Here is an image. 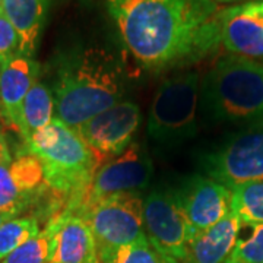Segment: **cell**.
<instances>
[{"label": "cell", "mask_w": 263, "mask_h": 263, "mask_svg": "<svg viewBox=\"0 0 263 263\" xmlns=\"http://www.w3.org/2000/svg\"><path fill=\"white\" fill-rule=\"evenodd\" d=\"M56 119L54 98L51 88L41 81L31 86L22 105V135L24 142L35 132L44 129Z\"/></svg>", "instance_id": "18"}, {"label": "cell", "mask_w": 263, "mask_h": 263, "mask_svg": "<svg viewBox=\"0 0 263 263\" xmlns=\"http://www.w3.org/2000/svg\"><path fill=\"white\" fill-rule=\"evenodd\" d=\"M176 195L195 234L215 226L231 211V190L209 177H190Z\"/></svg>", "instance_id": "12"}, {"label": "cell", "mask_w": 263, "mask_h": 263, "mask_svg": "<svg viewBox=\"0 0 263 263\" xmlns=\"http://www.w3.org/2000/svg\"><path fill=\"white\" fill-rule=\"evenodd\" d=\"M152 174L154 165L148 152L138 142H133L119 157L107 161L95 173L82 211L101 197L117 193H136L149 184Z\"/></svg>", "instance_id": "11"}, {"label": "cell", "mask_w": 263, "mask_h": 263, "mask_svg": "<svg viewBox=\"0 0 263 263\" xmlns=\"http://www.w3.org/2000/svg\"><path fill=\"white\" fill-rule=\"evenodd\" d=\"M141 123V108L132 101H120L75 130L104 165L130 146Z\"/></svg>", "instance_id": "9"}, {"label": "cell", "mask_w": 263, "mask_h": 263, "mask_svg": "<svg viewBox=\"0 0 263 263\" xmlns=\"http://www.w3.org/2000/svg\"><path fill=\"white\" fill-rule=\"evenodd\" d=\"M208 122L252 124L263 119V65L241 56L219 59L200 82Z\"/></svg>", "instance_id": "4"}, {"label": "cell", "mask_w": 263, "mask_h": 263, "mask_svg": "<svg viewBox=\"0 0 263 263\" xmlns=\"http://www.w3.org/2000/svg\"><path fill=\"white\" fill-rule=\"evenodd\" d=\"M0 8H2V0H0Z\"/></svg>", "instance_id": "29"}, {"label": "cell", "mask_w": 263, "mask_h": 263, "mask_svg": "<svg viewBox=\"0 0 263 263\" xmlns=\"http://www.w3.org/2000/svg\"><path fill=\"white\" fill-rule=\"evenodd\" d=\"M100 263H167L149 243L142 237L130 245L120 246L100 256Z\"/></svg>", "instance_id": "21"}, {"label": "cell", "mask_w": 263, "mask_h": 263, "mask_svg": "<svg viewBox=\"0 0 263 263\" xmlns=\"http://www.w3.org/2000/svg\"><path fill=\"white\" fill-rule=\"evenodd\" d=\"M241 221L233 211L215 226L193 235L189 245L187 263H226L234 250Z\"/></svg>", "instance_id": "16"}, {"label": "cell", "mask_w": 263, "mask_h": 263, "mask_svg": "<svg viewBox=\"0 0 263 263\" xmlns=\"http://www.w3.org/2000/svg\"><path fill=\"white\" fill-rule=\"evenodd\" d=\"M124 47L160 72L208 56L221 44V9L214 0H105Z\"/></svg>", "instance_id": "1"}, {"label": "cell", "mask_w": 263, "mask_h": 263, "mask_svg": "<svg viewBox=\"0 0 263 263\" xmlns=\"http://www.w3.org/2000/svg\"><path fill=\"white\" fill-rule=\"evenodd\" d=\"M51 91L56 119L76 129L120 103L123 67L105 48H84L60 60Z\"/></svg>", "instance_id": "2"}, {"label": "cell", "mask_w": 263, "mask_h": 263, "mask_svg": "<svg viewBox=\"0 0 263 263\" xmlns=\"http://www.w3.org/2000/svg\"><path fill=\"white\" fill-rule=\"evenodd\" d=\"M200 75L179 73L165 79L154 95L148 116V135L160 145L174 146L197 133Z\"/></svg>", "instance_id": "5"}, {"label": "cell", "mask_w": 263, "mask_h": 263, "mask_svg": "<svg viewBox=\"0 0 263 263\" xmlns=\"http://www.w3.org/2000/svg\"><path fill=\"white\" fill-rule=\"evenodd\" d=\"M51 259V231L48 227L40 231V234L32 237L13 250L0 263H50Z\"/></svg>", "instance_id": "22"}, {"label": "cell", "mask_w": 263, "mask_h": 263, "mask_svg": "<svg viewBox=\"0 0 263 263\" xmlns=\"http://www.w3.org/2000/svg\"><path fill=\"white\" fill-rule=\"evenodd\" d=\"M143 200L139 193H117L97 199L81 212L94 234L98 257L146 235Z\"/></svg>", "instance_id": "7"}, {"label": "cell", "mask_w": 263, "mask_h": 263, "mask_svg": "<svg viewBox=\"0 0 263 263\" xmlns=\"http://www.w3.org/2000/svg\"><path fill=\"white\" fill-rule=\"evenodd\" d=\"M221 43L234 56L263 59V12L259 2L221 10Z\"/></svg>", "instance_id": "13"}, {"label": "cell", "mask_w": 263, "mask_h": 263, "mask_svg": "<svg viewBox=\"0 0 263 263\" xmlns=\"http://www.w3.org/2000/svg\"><path fill=\"white\" fill-rule=\"evenodd\" d=\"M231 211L240 218L241 224H263V180L233 189Z\"/></svg>", "instance_id": "19"}, {"label": "cell", "mask_w": 263, "mask_h": 263, "mask_svg": "<svg viewBox=\"0 0 263 263\" xmlns=\"http://www.w3.org/2000/svg\"><path fill=\"white\" fill-rule=\"evenodd\" d=\"M12 158V154L9 151V145L6 141V135L2 127V120H0V164H9Z\"/></svg>", "instance_id": "25"}, {"label": "cell", "mask_w": 263, "mask_h": 263, "mask_svg": "<svg viewBox=\"0 0 263 263\" xmlns=\"http://www.w3.org/2000/svg\"><path fill=\"white\" fill-rule=\"evenodd\" d=\"M50 0H2V12L19 37V54L32 59L37 53Z\"/></svg>", "instance_id": "17"}, {"label": "cell", "mask_w": 263, "mask_h": 263, "mask_svg": "<svg viewBox=\"0 0 263 263\" xmlns=\"http://www.w3.org/2000/svg\"><path fill=\"white\" fill-rule=\"evenodd\" d=\"M246 240H237L234 250L227 262L263 263V224H253Z\"/></svg>", "instance_id": "23"}, {"label": "cell", "mask_w": 263, "mask_h": 263, "mask_svg": "<svg viewBox=\"0 0 263 263\" xmlns=\"http://www.w3.org/2000/svg\"><path fill=\"white\" fill-rule=\"evenodd\" d=\"M208 177L233 190L263 180V119L231 135L219 148L200 160Z\"/></svg>", "instance_id": "6"}, {"label": "cell", "mask_w": 263, "mask_h": 263, "mask_svg": "<svg viewBox=\"0 0 263 263\" xmlns=\"http://www.w3.org/2000/svg\"><path fill=\"white\" fill-rule=\"evenodd\" d=\"M50 263H100L94 234L82 216L63 212L50 219Z\"/></svg>", "instance_id": "14"}, {"label": "cell", "mask_w": 263, "mask_h": 263, "mask_svg": "<svg viewBox=\"0 0 263 263\" xmlns=\"http://www.w3.org/2000/svg\"><path fill=\"white\" fill-rule=\"evenodd\" d=\"M226 263H231V262H226Z\"/></svg>", "instance_id": "30"}, {"label": "cell", "mask_w": 263, "mask_h": 263, "mask_svg": "<svg viewBox=\"0 0 263 263\" xmlns=\"http://www.w3.org/2000/svg\"><path fill=\"white\" fill-rule=\"evenodd\" d=\"M37 216H16L0 227V262L6 259L19 246L40 234Z\"/></svg>", "instance_id": "20"}, {"label": "cell", "mask_w": 263, "mask_h": 263, "mask_svg": "<svg viewBox=\"0 0 263 263\" xmlns=\"http://www.w3.org/2000/svg\"><path fill=\"white\" fill-rule=\"evenodd\" d=\"M19 54V37L0 9V70Z\"/></svg>", "instance_id": "24"}, {"label": "cell", "mask_w": 263, "mask_h": 263, "mask_svg": "<svg viewBox=\"0 0 263 263\" xmlns=\"http://www.w3.org/2000/svg\"><path fill=\"white\" fill-rule=\"evenodd\" d=\"M259 3H260V9H262V12H263V0L262 2H259Z\"/></svg>", "instance_id": "28"}, {"label": "cell", "mask_w": 263, "mask_h": 263, "mask_svg": "<svg viewBox=\"0 0 263 263\" xmlns=\"http://www.w3.org/2000/svg\"><path fill=\"white\" fill-rule=\"evenodd\" d=\"M38 75L40 65L22 54L0 70V120L18 135H22V105Z\"/></svg>", "instance_id": "15"}, {"label": "cell", "mask_w": 263, "mask_h": 263, "mask_svg": "<svg viewBox=\"0 0 263 263\" xmlns=\"http://www.w3.org/2000/svg\"><path fill=\"white\" fill-rule=\"evenodd\" d=\"M48 192L41 161L27 149L9 164H0V211L16 215L34 208L38 211Z\"/></svg>", "instance_id": "10"}, {"label": "cell", "mask_w": 263, "mask_h": 263, "mask_svg": "<svg viewBox=\"0 0 263 263\" xmlns=\"http://www.w3.org/2000/svg\"><path fill=\"white\" fill-rule=\"evenodd\" d=\"M215 3H234V2H241V0H214Z\"/></svg>", "instance_id": "27"}, {"label": "cell", "mask_w": 263, "mask_h": 263, "mask_svg": "<svg viewBox=\"0 0 263 263\" xmlns=\"http://www.w3.org/2000/svg\"><path fill=\"white\" fill-rule=\"evenodd\" d=\"M143 227L152 247L167 263H187L195 231L176 193L154 190L143 200Z\"/></svg>", "instance_id": "8"}, {"label": "cell", "mask_w": 263, "mask_h": 263, "mask_svg": "<svg viewBox=\"0 0 263 263\" xmlns=\"http://www.w3.org/2000/svg\"><path fill=\"white\" fill-rule=\"evenodd\" d=\"M15 212H9V211H0V227L3 226L5 222H8L9 219H13V218H16Z\"/></svg>", "instance_id": "26"}, {"label": "cell", "mask_w": 263, "mask_h": 263, "mask_svg": "<svg viewBox=\"0 0 263 263\" xmlns=\"http://www.w3.org/2000/svg\"><path fill=\"white\" fill-rule=\"evenodd\" d=\"M25 149L41 161L51 192L67 200L66 212L79 215L95 173L101 167L79 133L54 119L29 136Z\"/></svg>", "instance_id": "3"}]
</instances>
